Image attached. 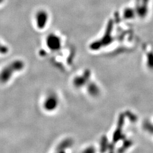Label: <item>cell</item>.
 <instances>
[{"label": "cell", "mask_w": 153, "mask_h": 153, "mask_svg": "<svg viewBox=\"0 0 153 153\" xmlns=\"http://www.w3.org/2000/svg\"><path fill=\"white\" fill-rule=\"evenodd\" d=\"M48 16L46 12L42 10L39 12L36 15L37 26L39 29H43L47 23Z\"/></svg>", "instance_id": "cell-1"}, {"label": "cell", "mask_w": 153, "mask_h": 153, "mask_svg": "<svg viewBox=\"0 0 153 153\" xmlns=\"http://www.w3.org/2000/svg\"><path fill=\"white\" fill-rule=\"evenodd\" d=\"M58 99L54 95H51L47 98L44 102V107L47 110H53L57 107Z\"/></svg>", "instance_id": "cell-2"}, {"label": "cell", "mask_w": 153, "mask_h": 153, "mask_svg": "<svg viewBox=\"0 0 153 153\" xmlns=\"http://www.w3.org/2000/svg\"><path fill=\"white\" fill-rule=\"evenodd\" d=\"M48 45L52 49H57L60 46V40L55 35H50L47 39Z\"/></svg>", "instance_id": "cell-3"}]
</instances>
